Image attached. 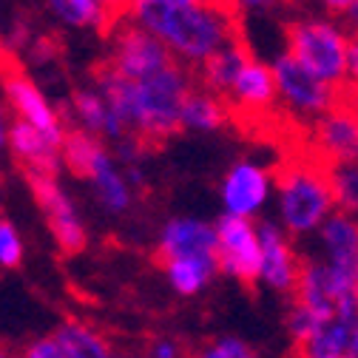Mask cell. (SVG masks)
Masks as SVG:
<instances>
[{
	"label": "cell",
	"instance_id": "obj_36",
	"mask_svg": "<svg viewBox=\"0 0 358 358\" xmlns=\"http://www.w3.org/2000/svg\"><path fill=\"white\" fill-rule=\"evenodd\" d=\"M6 55H9V52H6V49H3V40H0V60H3V57H6Z\"/></svg>",
	"mask_w": 358,
	"mask_h": 358
},
{
	"label": "cell",
	"instance_id": "obj_4",
	"mask_svg": "<svg viewBox=\"0 0 358 358\" xmlns=\"http://www.w3.org/2000/svg\"><path fill=\"white\" fill-rule=\"evenodd\" d=\"M287 52L324 83L344 88L350 71V46L352 34L347 26H338L333 17H299L285 29Z\"/></svg>",
	"mask_w": 358,
	"mask_h": 358
},
{
	"label": "cell",
	"instance_id": "obj_7",
	"mask_svg": "<svg viewBox=\"0 0 358 358\" xmlns=\"http://www.w3.org/2000/svg\"><path fill=\"white\" fill-rule=\"evenodd\" d=\"M304 145L324 165L358 159V103L341 92V97L304 128Z\"/></svg>",
	"mask_w": 358,
	"mask_h": 358
},
{
	"label": "cell",
	"instance_id": "obj_32",
	"mask_svg": "<svg viewBox=\"0 0 358 358\" xmlns=\"http://www.w3.org/2000/svg\"><path fill=\"white\" fill-rule=\"evenodd\" d=\"M151 352H154V355H159V358H173V355H179V347L162 338V341H157V344L151 347Z\"/></svg>",
	"mask_w": 358,
	"mask_h": 358
},
{
	"label": "cell",
	"instance_id": "obj_5",
	"mask_svg": "<svg viewBox=\"0 0 358 358\" xmlns=\"http://www.w3.org/2000/svg\"><path fill=\"white\" fill-rule=\"evenodd\" d=\"M271 66H273V77H276L279 106L293 120L304 122V128L316 117H322L344 92V88H336V85L324 83L322 77H316L310 69H304L290 52L279 55Z\"/></svg>",
	"mask_w": 358,
	"mask_h": 358
},
{
	"label": "cell",
	"instance_id": "obj_20",
	"mask_svg": "<svg viewBox=\"0 0 358 358\" xmlns=\"http://www.w3.org/2000/svg\"><path fill=\"white\" fill-rule=\"evenodd\" d=\"M71 108H74V117L83 122V128L100 134V137H108V140H122L128 128L125 122L111 111L108 100L103 97V92H88V88H77L71 94Z\"/></svg>",
	"mask_w": 358,
	"mask_h": 358
},
{
	"label": "cell",
	"instance_id": "obj_35",
	"mask_svg": "<svg viewBox=\"0 0 358 358\" xmlns=\"http://www.w3.org/2000/svg\"><path fill=\"white\" fill-rule=\"evenodd\" d=\"M352 290H355V304H358V273H355V279H352Z\"/></svg>",
	"mask_w": 358,
	"mask_h": 358
},
{
	"label": "cell",
	"instance_id": "obj_18",
	"mask_svg": "<svg viewBox=\"0 0 358 358\" xmlns=\"http://www.w3.org/2000/svg\"><path fill=\"white\" fill-rule=\"evenodd\" d=\"M250 57H253V52L248 49V43H245L242 37H236L234 43H228L225 49H219L213 57H208V60L196 69V80H199L205 88H210V92L228 97L236 74L242 71V66H245Z\"/></svg>",
	"mask_w": 358,
	"mask_h": 358
},
{
	"label": "cell",
	"instance_id": "obj_10",
	"mask_svg": "<svg viewBox=\"0 0 358 358\" xmlns=\"http://www.w3.org/2000/svg\"><path fill=\"white\" fill-rule=\"evenodd\" d=\"M0 83H3V92H6V97L12 103V108L17 111V117L34 122L37 128L46 131L55 143L63 145L66 128H63L60 114L49 106V100L43 97L37 83L20 69V63L12 55H6L3 60H0Z\"/></svg>",
	"mask_w": 358,
	"mask_h": 358
},
{
	"label": "cell",
	"instance_id": "obj_6",
	"mask_svg": "<svg viewBox=\"0 0 358 358\" xmlns=\"http://www.w3.org/2000/svg\"><path fill=\"white\" fill-rule=\"evenodd\" d=\"M108 37H111V52L106 63L120 74H125L128 80H145L179 60L154 31H148L131 17H122L108 31Z\"/></svg>",
	"mask_w": 358,
	"mask_h": 358
},
{
	"label": "cell",
	"instance_id": "obj_30",
	"mask_svg": "<svg viewBox=\"0 0 358 358\" xmlns=\"http://www.w3.org/2000/svg\"><path fill=\"white\" fill-rule=\"evenodd\" d=\"M97 3H103V9L108 12V17H111V29H114L122 17H128L134 0H97Z\"/></svg>",
	"mask_w": 358,
	"mask_h": 358
},
{
	"label": "cell",
	"instance_id": "obj_33",
	"mask_svg": "<svg viewBox=\"0 0 358 358\" xmlns=\"http://www.w3.org/2000/svg\"><path fill=\"white\" fill-rule=\"evenodd\" d=\"M344 26L350 29V34H352V37H358V3L344 15Z\"/></svg>",
	"mask_w": 358,
	"mask_h": 358
},
{
	"label": "cell",
	"instance_id": "obj_38",
	"mask_svg": "<svg viewBox=\"0 0 358 358\" xmlns=\"http://www.w3.org/2000/svg\"><path fill=\"white\" fill-rule=\"evenodd\" d=\"M355 103H358V100H355Z\"/></svg>",
	"mask_w": 358,
	"mask_h": 358
},
{
	"label": "cell",
	"instance_id": "obj_1",
	"mask_svg": "<svg viewBox=\"0 0 358 358\" xmlns=\"http://www.w3.org/2000/svg\"><path fill=\"white\" fill-rule=\"evenodd\" d=\"M94 80L128 134L140 137L143 145H159L182 131V106L196 85V71L176 60L145 80H128L103 60Z\"/></svg>",
	"mask_w": 358,
	"mask_h": 358
},
{
	"label": "cell",
	"instance_id": "obj_27",
	"mask_svg": "<svg viewBox=\"0 0 358 358\" xmlns=\"http://www.w3.org/2000/svg\"><path fill=\"white\" fill-rule=\"evenodd\" d=\"M202 355H208V358H250L253 347L248 341L236 338V336H222L210 347H205Z\"/></svg>",
	"mask_w": 358,
	"mask_h": 358
},
{
	"label": "cell",
	"instance_id": "obj_11",
	"mask_svg": "<svg viewBox=\"0 0 358 358\" xmlns=\"http://www.w3.org/2000/svg\"><path fill=\"white\" fill-rule=\"evenodd\" d=\"M231 103V111L248 120H267L279 108V92H276V77L273 66H267L256 57H250L242 71L236 74L231 92L225 97Z\"/></svg>",
	"mask_w": 358,
	"mask_h": 358
},
{
	"label": "cell",
	"instance_id": "obj_24",
	"mask_svg": "<svg viewBox=\"0 0 358 358\" xmlns=\"http://www.w3.org/2000/svg\"><path fill=\"white\" fill-rule=\"evenodd\" d=\"M92 185H94V194H97V199L106 210H111V213L128 210V205H131V188L128 185L131 182H125V179L117 173L114 162H108L103 171L94 173Z\"/></svg>",
	"mask_w": 358,
	"mask_h": 358
},
{
	"label": "cell",
	"instance_id": "obj_13",
	"mask_svg": "<svg viewBox=\"0 0 358 358\" xmlns=\"http://www.w3.org/2000/svg\"><path fill=\"white\" fill-rule=\"evenodd\" d=\"M271 188H273V173L250 159H242L222 179V202H225L228 213L256 216L271 199Z\"/></svg>",
	"mask_w": 358,
	"mask_h": 358
},
{
	"label": "cell",
	"instance_id": "obj_2",
	"mask_svg": "<svg viewBox=\"0 0 358 358\" xmlns=\"http://www.w3.org/2000/svg\"><path fill=\"white\" fill-rule=\"evenodd\" d=\"M131 20L154 31L165 46L191 69H199L219 49L242 37L239 12L219 0H196V3H171V0H134Z\"/></svg>",
	"mask_w": 358,
	"mask_h": 358
},
{
	"label": "cell",
	"instance_id": "obj_15",
	"mask_svg": "<svg viewBox=\"0 0 358 358\" xmlns=\"http://www.w3.org/2000/svg\"><path fill=\"white\" fill-rule=\"evenodd\" d=\"M176 256H219V234L216 225H208L194 216L171 219L159 236V259Z\"/></svg>",
	"mask_w": 358,
	"mask_h": 358
},
{
	"label": "cell",
	"instance_id": "obj_14",
	"mask_svg": "<svg viewBox=\"0 0 358 358\" xmlns=\"http://www.w3.org/2000/svg\"><path fill=\"white\" fill-rule=\"evenodd\" d=\"M9 148L23 165V173H49L57 176V168L63 162L60 143H55L43 128H37L29 120H15L9 125Z\"/></svg>",
	"mask_w": 358,
	"mask_h": 358
},
{
	"label": "cell",
	"instance_id": "obj_22",
	"mask_svg": "<svg viewBox=\"0 0 358 358\" xmlns=\"http://www.w3.org/2000/svg\"><path fill=\"white\" fill-rule=\"evenodd\" d=\"M55 341L63 350V358H103L111 355V344L92 327L80 322H66L55 330Z\"/></svg>",
	"mask_w": 358,
	"mask_h": 358
},
{
	"label": "cell",
	"instance_id": "obj_9",
	"mask_svg": "<svg viewBox=\"0 0 358 358\" xmlns=\"http://www.w3.org/2000/svg\"><path fill=\"white\" fill-rule=\"evenodd\" d=\"M26 182L31 185V194L46 216L55 242L60 245V250L66 256H77L85 250L88 245V234L83 219L77 216L71 199L63 194V188L57 185V179L49 173H26Z\"/></svg>",
	"mask_w": 358,
	"mask_h": 358
},
{
	"label": "cell",
	"instance_id": "obj_37",
	"mask_svg": "<svg viewBox=\"0 0 358 358\" xmlns=\"http://www.w3.org/2000/svg\"><path fill=\"white\" fill-rule=\"evenodd\" d=\"M171 3H196V0H171Z\"/></svg>",
	"mask_w": 358,
	"mask_h": 358
},
{
	"label": "cell",
	"instance_id": "obj_3",
	"mask_svg": "<svg viewBox=\"0 0 358 358\" xmlns=\"http://www.w3.org/2000/svg\"><path fill=\"white\" fill-rule=\"evenodd\" d=\"M273 179L282 228L290 236L319 234L322 222L336 210L327 165L301 143L299 154L287 157L273 171Z\"/></svg>",
	"mask_w": 358,
	"mask_h": 358
},
{
	"label": "cell",
	"instance_id": "obj_34",
	"mask_svg": "<svg viewBox=\"0 0 358 358\" xmlns=\"http://www.w3.org/2000/svg\"><path fill=\"white\" fill-rule=\"evenodd\" d=\"M3 143H9V131H6V120H3V111H0V148Z\"/></svg>",
	"mask_w": 358,
	"mask_h": 358
},
{
	"label": "cell",
	"instance_id": "obj_31",
	"mask_svg": "<svg viewBox=\"0 0 358 358\" xmlns=\"http://www.w3.org/2000/svg\"><path fill=\"white\" fill-rule=\"evenodd\" d=\"M316 3L330 15V17H344L358 0H316Z\"/></svg>",
	"mask_w": 358,
	"mask_h": 358
},
{
	"label": "cell",
	"instance_id": "obj_29",
	"mask_svg": "<svg viewBox=\"0 0 358 358\" xmlns=\"http://www.w3.org/2000/svg\"><path fill=\"white\" fill-rule=\"evenodd\" d=\"M344 92L358 100V37H352V46H350V71H347V85Z\"/></svg>",
	"mask_w": 358,
	"mask_h": 358
},
{
	"label": "cell",
	"instance_id": "obj_23",
	"mask_svg": "<svg viewBox=\"0 0 358 358\" xmlns=\"http://www.w3.org/2000/svg\"><path fill=\"white\" fill-rule=\"evenodd\" d=\"M49 9L57 20L74 29H97L103 34L111 31V17L97 0H49Z\"/></svg>",
	"mask_w": 358,
	"mask_h": 358
},
{
	"label": "cell",
	"instance_id": "obj_17",
	"mask_svg": "<svg viewBox=\"0 0 358 358\" xmlns=\"http://www.w3.org/2000/svg\"><path fill=\"white\" fill-rule=\"evenodd\" d=\"M60 157H63V165L74 176L88 179V182L94 179L97 171H103L111 162V154L106 151V145L100 143V137H97L94 131H88V128L66 131L63 145H60Z\"/></svg>",
	"mask_w": 358,
	"mask_h": 358
},
{
	"label": "cell",
	"instance_id": "obj_26",
	"mask_svg": "<svg viewBox=\"0 0 358 358\" xmlns=\"http://www.w3.org/2000/svg\"><path fill=\"white\" fill-rule=\"evenodd\" d=\"M23 262V242L9 219L0 216V267H17Z\"/></svg>",
	"mask_w": 358,
	"mask_h": 358
},
{
	"label": "cell",
	"instance_id": "obj_19",
	"mask_svg": "<svg viewBox=\"0 0 358 358\" xmlns=\"http://www.w3.org/2000/svg\"><path fill=\"white\" fill-rule=\"evenodd\" d=\"M231 117H234L231 103L222 94L205 88L196 80V85L188 92L185 106H182V128H188V131H219V128L228 125Z\"/></svg>",
	"mask_w": 358,
	"mask_h": 358
},
{
	"label": "cell",
	"instance_id": "obj_21",
	"mask_svg": "<svg viewBox=\"0 0 358 358\" xmlns=\"http://www.w3.org/2000/svg\"><path fill=\"white\" fill-rule=\"evenodd\" d=\"M162 264H165L171 287L179 296H196L199 290H205L210 285V279L216 273H222L219 256H176Z\"/></svg>",
	"mask_w": 358,
	"mask_h": 358
},
{
	"label": "cell",
	"instance_id": "obj_28",
	"mask_svg": "<svg viewBox=\"0 0 358 358\" xmlns=\"http://www.w3.org/2000/svg\"><path fill=\"white\" fill-rule=\"evenodd\" d=\"M31 358H63V350H60V344L55 341V336H49V338H37L34 344H29V350H26Z\"/></svg>",
	"mask_w": 358,
	"mask_h": 358
},
{
	"label": "cell",
	"instance_id": "obj_16",
	"mask_svg": "<svg viewBox=\"0 0 358 358\" xmlns=\"http://www.w3.org/2000/svg\"><path fill=\"white\" fill-rule=\"evenodd\" d=\"M319 245L322 259L341 267L347 273H358V213L333 210L319 228Z\"/></svg>",
	"mask_w": 358,
	"mask_h": 358
},
{
	"label": "cell",
	"instance_id": "obj_12",
	"mask_svg": "<svg viewBox=\"0 0 358 358\" xmlns=\"http://www.w3.org/2000/svg\"><path fill=\"white\" fill-rule=\"evenodd\" d=\"M259 239H262V267L259 282L276 293L293 296L301 273L304 256L296 253L290 236L285 228H276L271 222H259Z\"/></svg>",
	"mask_w": 358,
	"mask_h": 358
},
{
	"label": "cell",
	"instance_id": "obj_25",
	"mask_svg": "<svg viewBox=\"0 0 358 358\" xmlns=\"http://www.w3.org/2000/svg\"><path fill=\"white\" fill-rule=\"evenodd\" d=\"M327 173H330L336 208L347 213H358V159L327 165Z\"/></svg>",
	"mask_w": 358,
	"mask_h": 358
},
{
	"label": "cell",
	"instance_id": "obj_8",
	"mask_svg": "<svg viewBox=\"0 0 358 358\" xmlns=\"http://www.w3.org/2000/svg\"><path fill=\"white\" fill-rule=\"evenodd\" d=\"M219 234V267L222 273L242 282L245 287L259 285L262 267V239L259 225H253L250 216L228 213L216 222Z\"/></svg>",
	"mask_w": 358,
	"mask_h": 358
}]
</instances>
